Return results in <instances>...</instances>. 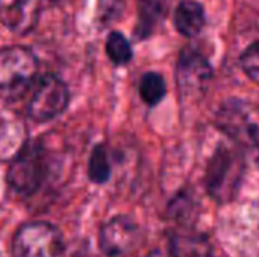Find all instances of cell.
I'll return each instance as SVG.
<instances>
[{"mask_svg":"<svg viewBox=\"0 0 259 257\" xmlns=\"http://www.w3.org/2000/svg\"><path fill=\"white\" fill-rule=\"evenodd\" d=\"M127 0H99V20L103 24L117 21L126 8Z\"/></svg>","mask_w":259,"mask_h":257,"instance_id":"ac0fdd59","label":"cell"},{"mask_svg":"<svg viewBox=\"0 0 259 257\" xmlns=\"http://www.w3.org/2000/svg\"><path fill=\"white\" fill-rule=\"evenodd\" d=\"M165 0H138V24L135 35L138 38H147L159 18L164 15Z\"/></svg>","mask_w":259,"mask_h":257,"instance_id":"4fadbf2b","label":"cell"},{"mask_svg":"<svg viewBox=\"0 0 259 257\" xmlns=\"http://www.w3.org/2000/svg\"><path fill=\"white\" fill-rule=\"evenodd\" d=\"M138 226L127 217H115L100 232V250L106 257H123L138 245Z\"/></svg>","mask_w":259,"mask_h":257,"instance_id":"ba28073f","label":"cell"},{"mask_svg":"<svg viewBox=\"0 0 259 257\" xmlns=\"http://www.w3.org/2000/svg\"><path fill=\"white\" fill-rule=\"evenodd\" d=\"M246 171V161L240 150L220 145L211 156L205 174V186L217 203L232 201L241 186Z\"/></svg>","mask_w":259,"mask_h":257,"instance_id":"6da1fadb","label":"cell"},{"mask_svg":"<svg viewBox=\"0 0 259 257\" xmlns=\"http://www.w3.org/2000/svg\"><path fill=\"white\" fill-rule=\"evenodd\" d=\"M240 62L244 73L259 85V41H255L243 52Z\"/></svg>","mask_w":259,"mask_h":257,"instance_id":"e0dca14e","label":"cell"},{"mask_svg":"<svg viewBox=\"0 0 259 257\" xmlns=\"http://www.w3.org/2000/svg\"><path fill=\"white\" fill-rule=\"evenodd\" d=\"M106 53L115 65H126L134 56L129 41L120 32L109 33L106 39Z\"/></svg>","mask_w":259,"mask_h":257,"instance_id":"2e32d148","label":"cell"},{"mask_svg":"<svg viewBox=\"0 0 259 257\" xmlns=\"http://www.w3.org/2000/svg\"><path fill=\"white\" fill-rule=\"evenodd\" d=\"M67 105V85L53 74H44L33 85L32 97L27 105V114L32 120L44 123L62 114Z\"/></svg>","mask_w":259,"mask_h":257,"instance_id":"5b68a950","label":"cell"},{"mask_svg":"<svg viewBox=\"0 0 259 257\" xmlns=\"http://www.w3.org/2000/svg\"><path fill=\"white\" fill-rule=\"evenodd\" d=\"M88 174L94 183H105L111 177V162L108 151L103 145H96L90 156Z\"/></svg>","mask_w":259,"mask_h":257,"instance_id":"9a60e30c","label":"cell"},{"mask_svg":"<svg viewBox=\"0 0 259 257\" xmlns=\"http://www.w3.org/2000/svg\"><path fill=\"white\" fill-rule=\"evenodd\" d=\"M193 203L191 200L184 195V194H179L173 201L171 204L168 206V212L171 214V217L176 220V221H184V226H187L185 220L190 218L191 212H193Z\"/></svg>","mask_w":259,"mask_h":257,"instance_id":"d6986e66","label":"cell"},{"mask_svg":"<svg viewBox=\"0 0 259 257\" xmlns=\"http://www.w3.org/2000/svg\"><path fill=\"white\" fill-rule=\"evenodd\" d=\"M65 247L56 227L36 221L23 224L12 239L14 257H64Z\"/></svg>","mask_w":259,"mask_h":257,"instance_id":"3957f363","label":"cell"},{"mask_svg":"<svg viewBox=\"0 0 259 257\" xmlns=\"http://www.w3.org/2000/svg\"><path fill=\"white\" fill-rule=\"evenodd\" d=\"M206 23L203 6L196 0H182L175 11V27L176 30L187 36L193 38L199 35Z\"/></svg>","mask_w":259,"mask_h":257,"instance_id":"8fae6325","label":"cell"},{"mask_svg":"<svg viewBox=\"0 0 259 257\" xmlns=\"http://www.w3.org/2000/svg\"><path fill=\"white\" fill-rule=\"evenodd\" d=\"M217 124L235 142L244 147L259 145V123L253 118L246 103L238 100L225 103L219 112Z\"/></svg>","mask_w":259,"mask_h":257,"instance_id":"52a82bcc","label":"cell"},{"mask_svg":"<svg viewBox=\"0 0 259 257\" xmlns=\"http://www.w3.org/2000/svg\"><path fill=\"white\" fill-rule=\"evenodd\" d=\"M47 165L42 148L35 144H26L12 159L8 180L12 189L21 195H30L39 189L46 179Z\"/></svg>","mask_w":259,"mask_h":257,"instance_id":"277c9868","label":"cell"},{"mask_svg":"<svg viewBox=\"0 0 259 257\" xmlns=\"http://www.w3.org/2000/svg\"><path fill=\"white\" fill-rule=\"evenodd\" d=\"M41 0H0V21L14 33L30 32L39 15Z\"/></svg>","mask_w":259,"mask_h":257,"instance_id":"9c48e42d","label":"cell"},{"mask_svg":"<svg viewBox=\"0 0 259 257\" xmlns=\"http://www.w3.org/2000/svg\"><path fill=\"white\" fill-rule=\"evenodd\" d=\"M170 254L171 257H211L212 245L206 235L184 226L182 230L171 235Z\"/></svg>","mask_w":259,"mask_h":257,"instance_id":"30bf717a","label":"cell"},{"mask_svg":"<svg viewBox=\"0 0 259 257\" xmlns=\"http://www.w3.org/2000/svg\"><path fill=\"white\" fill-rule=\"evenodd\" d=\"M38 62L35 55L23 45L0 50V98L17 100L23 97L36 80Z\"/></svg>","mask_w":259,"mask_h":257,"instance_id":"7a4b0ae2","label":"cell"},{"mask_svg":"<svg viewBox=\"0 0 259 257\" xmlns=\"http://www.w3.org/2000/svg\"><path fill=\"white\" fill-rule=\"evenodd\" d=\"M26 129L15 117L0 115V159H14L26 145Z\"/></svg>","mask_w":259,"mask_h":257,"instance_id":"7c38bea8","label":"cell"},{"mask_svg":"<svg viewBox=\"0 0 259 257\" xmlns=\"http://www.w3.org/2000/svg\"><path fill=\"white\" fill-rule=\"evenodd\" d=\"M138 88L143 101L147 103L149 106H156L158 103H161V100L165 97L167 92L164 77L159 73H153V71L143 74Z\"/></svg>","mask_w":259,"mask_h":257,"instance_id":"5bb4252c","label":"cell"},{"mask_svg":"<svg viewBox=\"0 0 259 257\" xmlns=\"http://www.w3.org/2000/svg\"><path fill=\"white\" fill-rule=\"evenodd\" d=\"M74 257H91V256H87V254H76Z\"/></svg>","mask_w":259,"mask_h":257,"instance_id":"ffe728a7","label":"cell"},{"mask_svg":"<svg viewBox=\"0 0 259 257\" xmlns=\"http://www.w3.org/2000/svg\"><path fill=\"white\" fill-rule=\"evenodd\" d=\"M211 77L212 67L209 61L196 48H184L176 67V79L181 94L187 98L202 97Z\"/></svg>","mask_w":259,"mask_h":257,"instance_id":"8992f818","label":"cell"}]
</instances>
